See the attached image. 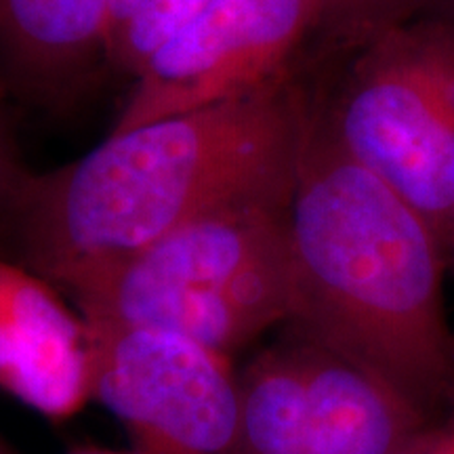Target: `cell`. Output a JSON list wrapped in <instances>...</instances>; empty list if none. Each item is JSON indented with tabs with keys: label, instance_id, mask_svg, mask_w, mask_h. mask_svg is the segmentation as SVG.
Wrapping results in <instances>:
<instances>
[{
	"label": "cell",
	"instance_id": "6da1fadb",
	"mask_svg": "<svg viewBox=\"0 0 454 454\" xmlns=\"http://www.w3.org/2000/svg\"><path fill=\"white\" fill-rule=\"evenodd\" d=\"M308 99L294 74L247 98L110 130L78 160L27 170L0 253L66 293L208 208L291 190Z\"/></svg>",
	"mask_w": 454,
	"mask_h": 454
},
{
	"label": "cell",
	"instance_id": "7a4b0ae2",
	"mask_svg": "<svg viewBox=\"0 0 454 454\" xmlns=\"http://www.w3.org/2000/svg\"><path fill=\"white\" fill-rule=\"evenodd\" d=\"M288 331L381 379L431 423L454 394L446 248L308 99L286 211Z\"/></svg>",
	"mask_w": 454,
	"mask_h": 454
},
{
	"label": "cell",
	"instance_id": "3957f363",
	"mask_svg": "<svg viewBox=\"0 0 454 454\" xmlns=\"http://www.w3.org/2000/svg\"><path fill=\"white\" fill-rule=\"evenodd\" d=\"M291 190L208 208L64 294L93 333H167L231 357L291 314Z\"/></svg>",
	"mask_w": 454,
	"mask_h": 454
},
{
	"label": "cell",
	"instance_id": "277c9868",
	"mask_svg": "<svg viewBox=\"0 0 454 454\" xmlns=\"http://www.w3.org/2000/svg\"><path fill=\"white\" fill-rule=\"evenodd\" d=\"M343 67L311 89L340 147L381 177L454 253V24L412 15L340 49Z\"/></svg>",
	"mask_w": 454,
	"mask_h": 454
},
{
	"label": "cell",
	"instance_id": "5b68a950",
	"mask_svg": "<svg viewBox=\"0 0 454 454\" xmlns=\"http://www.w3.org/2000/svg\"><path fill=\"white\" fill-rule=\"evenodd\" d=\"M326 0H211L133 78L112 130L225 104L297 74Z\"/></svg>",
	"mask_w": 454,
	"mask_h": 454
},
{
	"label": "cell",
	"instance_id": "8992f818",
	"mask_svg": "<svg viewBox=\"0 0 454 454\" xmlns=\"http://www.w3.org/2000/svg\"><path fill=\"white\" fill-rule=\"evenodd\" d=\"M93 400L141 454H234L238 372L231 357L152 331H90Z\"/></svg>",
	"mask_w": 454,
	"mask_h": 454
},
{
	"label": "cell",
	"instance_id": "52a82bcc",
	"mask_svg": "<svg viewBox=\"0 0 454 454\" xmlns=\"http://www.w3.org/2000/svg\"><path fill=\"white\" fill-rule=\"evenodd\" d=\"M0 389L51 421L93 400V348L64 293L0 253Z\"/></svg>",
	"mask_w": 454,
	"mask_h": 454
},
{
	"label": "cell",
	"instance_id": "ba28073f",
	"mask_svg": "<svg viewBox=\"0 0 454 454\" xmlns=\"http://www.w3.org/2000/svg\"><path fill=\"white\" fill-rule=\"evenodd\" d=\"M112 0H0V74L13 98L64 112L106 72Z\"/></svg>",
	"mask_w": 454,
	"mask_h": 454
},
{
	"label": "cell",
	"instance_id": "9c48e42d",
	"mask_svg": "<svg viewBox=\"0 0 454 454\" xmlns=\"http://www.w3.org/2000/svg\"><path fill=\"white\" fill-rule=\"evenodd\" d=\"M303 340L308 371L305 454H404L417 435L434 425L381 379Z\"/></svg>",
	"mask_w": 454,
	"mask_h": 454
},
{
	"label": "cell",
	"instance_id": "30bf717a",
	"mask_svg": "<svg viewBox=\"0 0 454 454\" xmlns=\"http://www.w3.org/2000/svg\"><path fill=\"white\" fill-rule=\"evenodd\" d=\"M305 340L286 328L238 372L234 454H305Z\"/></svg>",
	"mask_w": 454,
	"mask_h": 454
},
{
	"label": "cell",
	"instance_id": "8fae6325",
	"mask_svg": "<svg viewBox=\"0 0 454 454\" xmlns=\"http://www.w3.org/2000/svg\"><path fill=\"white\" fill-rule=\"evenodd\" d=\"M211 0H112L106 27V72L133 81L175 34Z\"/></svg>",
	"mask_w": 454,
	"mask_h": 454
},
{
	"label": "cell",
	"instance_id": "7c38bea8",
	"mask_svg": "<svg viewBox=\"0 0 454 454\" xmlns=\"http://www.w3.org/2000/svg\"><path fill=\"white\" fill-rule=\"evenodd\" d=\"M421 0H326L317 36L333 49H348L368 34L412 17Z\"/></svg>",
	"mask_w": 454,
	"mask_h": 454
},
{
	"label": "cell",
	"instance_id": "4fadbf2b",
	"mask_svg": "<svg viewBox=\"0 0 454 454\" xmlns=\"http://www.w3.org/2000/svg\"><path fill=\"white\" fill-rule=\"evenodd\" d=\"M11 98H13V93L0 74V231H3L11 202H13L27 170H30L20 158V147H17L13 122H11Z\"/></svg>",
	"mask_w": 454,
	"mask_h": 454
},
{
	"label": "cell",
	"instance_id": "5bb4252c",
	"mask_svg": "<svg viewBox=\"0 0 454 454\" xmlns=\"http://www.w3.org/2000/svg\"><path fill=\"white\" fill-rule=\"evenodd\" d=\"M404 454H454V425L425 427Z\"/></svg>",
	"mask_w": 454,
	"mask_h": 454
},
{
	"label": "cell",
	"instance_id": "9a60e30c",
	"mask_svg": "<svg viewBox=\"0 0 454 454\" xmlns=\"http://www.w3.org/2000/svg\"><path fill=\"white\" fill-rule=\"evenodd\" d=\"M414 15L438 17V20L454 24V0H421Z\"/></svg>",
	"mask_w": 454,
	"mask_h": 454
},
{
	"label": "cell",
	"instance_id": "2e32d148",
	"mask_svg": "<svg viewBox=\"0 0 454 454\" xmlns=\"http://www.w3.org/2000/svg\"><path fill=\"white\" fill-rule=\"evenodd\" d=\"M72 454H141L139 450H110V448H81Z\"/></svg>",
	"mask_w": 454,
	"mask_h": 454
},
{
	"label": "cell",
	"instance_id": "e0dca14e",
	"mask_svg": "<svg viewBox=\"0 0 454 454\" xmlns=\"http://www.w3.org/2000/svg\"><path fill=\"white\" fill-rule=\"evenodd\" d=\"M0 454H11V452H9V448H7V446H4V444H3V442H0Z\"/></svg>",
	"mask_w": 454,
	"mask_h": 454
}]
</instances>
